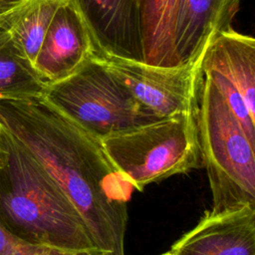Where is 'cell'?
<instances>
[{"label":"cell","instance_id":"obj_11","mask_svg":"<svg viewBox=\"0 0 255 255\" xmlns=\"http://www.w3.org/2000/svg\"><path fill=\"white\" fill-rule=\"evenodd\" d=\"M240 0H179L175 31L176 66L194 62L220 32L231 27Z\"/></svg>","mask_w":255,"mask_h":255},{"label":"cell","instance_id":"obj_14","mask_svg":"<svg viewBox=\"0 0 255 255\" xmlns=\"http://www.w3.org/2000/svg\"><path fill=\"white\" fill-rule=\"evenodd\" d=\"M64 0H24L4 22L25 55L34 64L52 19Z\"/></svg>","mask_w":255,"mask_h":255},{"label":"cell","instance_id":"obj_12","mask_svg":"<svg viewBox=\"0 0 255 255\" xmlns=\"http://www.w3.org/2000/svg\"><path fill=\"white\" fill-rule=\"evenodd\" d=\"M179 0H140L143 63L177 67L174 31Z\"/></svg>","mask_w":255,"mask_h":255},{"label":"cell","instance_id":"obj_3","mask_svg":"<svg viewBox=\"0 0 255 255\" xmlns=\"http://www.w3.org/2000/svg\"><path fill=\"white\" fill-rule=\"evenodd\" d=\"M196 125L213 212L255 205V141L211 81L202 75Z\"/></svg>","mask_w":255,"mask_h":255},{"label":"cell","instance_id":"obj_19","mask_svg":"<svg viewBox=\"0 0 255 255\" xmlns=\"http://www.w3.org/2000/svg\"><path fill=\"white\" fill-rule=\"evenodd\" d=\"M2 31H5V29H4V27H3V25L0 23V32H2Z\"/></svg>","mask_w":255,"mask_h":255},{"label":"cell","instance_id":"obj_2","mask_svg":"<svg viewBox=\"0 0 255 255\" xmlns=\"http://www.w3.org/2000/svg\"><path fill=\"white\" fill-rule=\"evenodd\" d=\"M0 225L15 240L64 254L95 252L80 213L43 167L0 127Z\"/></svg>","mask_w":255,"mask_h":255},{"label":"cell","instance_id":"obj_5","mask_svg":"<svg viewBox=\"0 0 255 255\" xmlns=\"http://www.w3.org/2000/svg\"><path fill=\"white\" fill-rule=\"evenodd\" d=\"M43 98L100 139L163 119L142 106L94 54L69 77L48 84Z\"/></svg>","mask_w":255,"mask_h":255},{"label":"cell","instance_id":"obj_18","mask_svg":"<svg viewBox=\"0 0 255 255\" xmlns=\"http://www.w3.org/2000/svg\"><path fill=\"white\" fill-rule=\"evenodd\" d=\"M4 153H5V150H4V146H3V143L1 141V138H0V167L2 166V163H3V159H4Z\"/></svg>","mask_w":255,"mask_h":255},{"label":"cell","instance_id":"obj_6","mask_svg":"<svg viewBox=\"0 0 255 255\" xmlns=\"http://www.w3.org/2000/svg\"><path fill=\"white\" fill-rule=\"evenodd\" d=\"M94 56L155 116L196 113L204 54L177 67H154L95 51Z\"/></svg>","mask_w":255,"mask_h":255},{"label":"cell","instance_id":"obj_1","mask_svg":"<svg viewBox=\"0 0 255 255\" xmlns=\"http://www.w3.org/2000/svg\"><path fill=\"white\" fill-rule=\"evenodd\" d=\"M0 127L61 188L95 246L125 255L128 203L134 188L112 163L101 139L43 97L0 102Z\"/></svg>","mask_w":255,"mask_h":255},{"label":"cell","instance_id":"obj_7","mask_svg":"<svg viewBox=\"0 0 255 255\" xmlns=\"http://www.w3.org/2000/svg\"><path fill=\"white\" fill-rule=\"evenodd\" d=\"M202 75L222 95L248 137L255 141V40L232 27L218 33L202 58Z\"/></svg>","mask_w":255,"mask_h":255},{"label":"cell","instance_id":"obj_17","mask_svg":"<svg viewBox=\"0 0 255 255\" xmlns=\"http://www.w3.org/2000/svg\"><path fill=\"white\" fill-rule=\"evenodd\" d=\"M73 255H110V254H107L103 251H95V252H83V253H78V254H73Z\"/></svg>","mask_w":255,"mask_h":255},{"label":"cell","instance_id":"obj_13","mask_svg":"<svg viewBox=\"0 0 255 255\" xmlns=\"http://www.w3.org/2000/svg\"><path fill=\"white\" fill-rule=\"evenodd\" d=\"M47 85L11 34L0 32V102L43 97Z\"/></svg>","mask_w":255,"mask_h":255},{"label":"cell","instance_id":"obj_15","mask_svg":"<svg viewBox=\"0 0 255 255\" xmlns=\"http://www.w3.org/2000/svg\"><path fill=\"white\" fill-rule=\"evenodd\" d=\"M0 255H69L57 251L38 248L15 240L0 225Z\"/></svg>","mask_w":255,"mask_h":255},{"label":"cell","instance_id":"obj_4","mask_svg":"<svg viewBox=\"0 0 255 255\" xmlns=\"http://www.w3.org/2000/svg\"><path fill=\"white\" fill-rule=\"evenodd\" d=\"M117 170L140 191L203 167L196 113H182L101 139Z\"/></svg>","mask_w":255,"mask_h":255},{"label":"cell","instance_id":"obj_16","mask_svg":"<svg viewBox=\"0 0 255 255\" xmlns=\"http://www.w3.org/2000/svg\"><path fill=\"white\" fill-rule=\"evenodd\" d=\"M23 2L24 0H0V23L3 25L4 29V22L8 15L11 14Z\"/></svg>","mask_w":255,"mask_h":255},{"label":"cell","instance_id":"obj_9","mask_svg":"<svg viewBox=\"0 0 255 255\" xmlns=\"http://www.w3.org/2000/svg\"><path fill=\"white\" fill-rule=\"evenodd\" d=\"M95 52L143 63L140 0H73Z\"/></svg>","mask_w":255,"mask_h":255},{"label":"cell","instance_id":"obj_10","mask_svg":"<svg viewBox=\"0 0 255 255\" xmlns=\"http://www.w3.org/2000/svg\"><path fill=\"white\" fill-rule=\"evenodd\" d=\"M95 47L86 23L73 0H64L46 32L34 67L41 78L52 84L83 66Z\"/></svg>","mask_w":255,"mask_h":255},{"label":"cell","instance_id":"obj_20","mask_svg":"<svg viewBox=\"0 0 255 255\" xmlns=\"http://www.w3.org/2000/svg\"><path fill=\"white\" fill-rule=\"evenodd\" d=\"M161 255H170V254H169V252L167 251V252H165V253H163V254H161Z\"/></svg>","mask_w":255,"mask_h":255},{"label":"cell","instance_id":"obj_8","mask_svg":"<svg viewBox=\"0 0 255 255\" xmlns=\"http://www.w3.org/2000/svg\"><path fill=\"white\" fill-rule=\"evenodd\" d=\"M168 252L170 255H255V205L205 211Z\"/></svg>","mask_w":255,"mask_h":255}]
</instances>
